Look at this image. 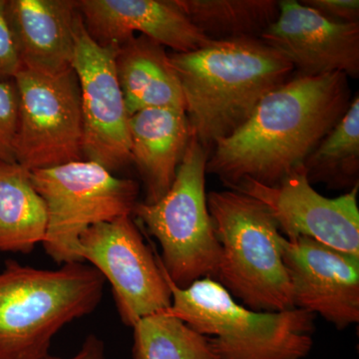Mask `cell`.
<instances>
[{
  "label": "cell",
  "mask_w": 359,
  "mask_h": 359,
  "mask_svg": "<svg viewBox=\"0 0 359 359\" xmlns=\"http://www.w3.org/2000/svg\"><path fill=\"white\" fill-rule=\"evenodd\" d=\"M351 103L342 73L290 78L264 96L237 131L215 144L207 173L229 189L244 180L275 186L302 167Z\"/></svg>",
  "instance_id": "6da1fadb"
},
{
  "label": "cell",
  "mask_w": 359,
  "mask_h": 359,
  "mask_svg": "<svg viewBox=\"0 0 359 359\" xmlns=\"http://www.w3.org/2000/svg\"><path fill=\"white\" fill-rule=\"evenodd\" d=\"M170 59L181 82L192 136L210 152L294 72L285 56L259 39L210 41L188 53L172 52Z\"/></svg>",
  "instance_id": "7a4b0ae2"
},
{
  "label": "cell",
  "mask_w": 359,
  "mask_h": 359,
  "mask_svg": "<svg viewBox=\"0 0 359 359\" xmlns=\"http://www.w3.org/2000/svg\"><path fill=\"white\" fill-rule=\"evenodd\" d=\"M105 278L90 264L57 269L7 259L0 271V359H42L61 328L95 311Z\"/></svg>",
  "instance_id": "3957f363"
},
{
  "label": "cell",
  "mask_w": 359,
  "mask_h": 359,
  "mask_svg": "<svg viewBox=\"0 0 359 359\" xmlns=\"http://www.w3.org/2000/svg\"><path fill=\"white\" fill-rule=\"evenodd\" d=\"M163 273L172 294L168 313L210 337L218 359H302L313 346L316 316L299 309L255 311L221 283L201 278L185 289Z\"/></svg>",
  "instance_id": "277c9868"
},
{
  "label": "cell",
  "mask_w": 359,
  "mask_h": 359,
  "mask_svg": "<svg viewBox=\"0 0 359 359\" xmlns=\"http://www.w3.org/2000/svg\"><path fill=\"white\" fill-rule=\"evenodd\" d=\"M207 204L219 245L215 280L252 311L294 309L283 235L266 208L230 189L208 194Z\"/></svg>",
  "instance_id": "5b68a950"
},
{
  "label": "cell",
  "mask_w": 359,
  "mask_h": 359,
  "mask_svg": "<svg viewBox=\"0 0 359 359\" xmlns=\"http://www.w3.org/2000/svg\"><path fill=\"white\" fill-rule=\"evenodd\" d=\"M210 150L192 136L169 192L155 204L139 203L133 215L162 248L161 264L181 289L201 278L215 280L219 245L205 195Z\"/></svg>",
  "instance_id": "8992f818"
},
{
  "label": "cell",
  "mask_w": 359,
  "mask_h": 359,
  "mask_svg": "<svg viewBox=\"0 0 359 359\" xmlns=\"http://www.w3.org/2000/svg\"><path fill=\"white\" fill-rule=\"evenodd\" d=\"M35 190L47 209L45 252L55 263H82L79 238L94 224L132 216L139 184L118 178L101 165L82 160L30 172Z\"/></svg>",
  "instance_id": "52a82bcc"
},
{
  "label": "cell",
  "mask_w": 359,
  "mask_h": 359,
  "mask_svg": "<svg viewBox=\"0 0 359 359\" xmlns=\"http://www.w3.org/2000/svg\"><path fill=\"white\" fill-rule=\"evenodd\" d=\"M14 154L29 172L84 159L81 91L74 69L55 75L20 70Z\"/></svg>",
  "instance_id": "ba28073f"
},
{
  "label": "cell",
  "mask_w": 359,
  "mask_h": 359,
  "mask_svg": "<svg viewBox=\"0 0 359 359\" xmlns=\"http://www.w3.org/2000/svg\"><path fill=\"white\" fill-rule=\"evenodd\" d=\"M77 255L109 282L127 327L171 306V290L158 254L145 244L132 216L90 226L80 236Z\"/></svg>",
  "instance_id": "9c48e42d"
},
{
  "label": "cell",
  "mask_w": 359,
  "mask_h": 359,
  "mask_svg": "<svg viewBox=\"0 0 359 359\" xmlns=\"http://www.w3.org/2000/svg\"><path fill=\"white\" fill-rule=\"evenodd\" d=\"M117 49L94 41L79 13L72 68L81 91L84 159L113 174L132 164L130 117L116 72Z\"/></svg>",
  "instance_id": "30bf717a"
},
{
  "label": "cell",
  "mask_w": 359,
  "mask_h": 359,
  "mask_svg": "<svg viewBox=\"0 0 359 359\" xmlns=\"http://www.w3.org/2000/svg\"><path fill=\"white\" fill-rule=\"evenodd\" d=\"M358 188L334 199L325 197L314 190L299 167L275 186L244 180L230 190L262 203L283 237H308L359 257Z\"/></svg>",
  "instance_id": "8fae6325"
},
{
  "label": "cell",
  "mask_w": 359,
  "mask_h": 359,
  "mask_svg": "<svg viewBox=\"0 0 359 359\" xmlns=\"http://www.w3.org/2000/svg\"><path fill=\"white\" fill-rule=\"evenodd\" d=\"M295 309L320 314L337 330L359 321V257L308 237L280 238Z\"/></svg>",
  "instance_id": "7c38bea8"
},
{
  "label": "cell",
  "mask_w": 359,
  "mask_h": 359,
  "mask_svg": "<svg viewBox=\"0 0 359 359\" xmlns=\"http://www.w3.org/2000/svg\"><path fill=\"white\" fill-rule=\"evenodd\" d=\"M259 39L285 56L297 76H359V22H334L301 1L282 0L278 18Z\"/></svg>",
  "instance_id": "4fadbf2b"
},
{
  "label": "cell",
  "mask_w": 359,
  "mask_h": 359,
  "mask_svg": "<svg viewBox=\"0 0 359 359\" xmlns=\"http://www.w3.org/2000/svg\"><path fill=\"white\" fill-rule=\"evenodd\" d=\"M91 39L102 46L125 43L139 33L174 53H188L210 40L191 22L177 0H76Z\"/></svg>",
  "instance_id": "5bb4252c"
},
{
  "label": "cell",
  "mask_w": 359,
  "mask_h": 359,
  "mask_svg": "<svg viewBox=\"0 0 359 359\" xmlns=\"http://www.w3.org/2000/svg\"><path fill=\"white\" fill-rule=\"evenodd\" d=\"M6 18L21 70L55 75L72 68L76 0H6Z\"/></svg>",
  "instance_id": "9a60e30c"
},
{
  "label": "cell",
  "mask_w": 359,
  "mask_h": 359,
  "mask_svg": "<svg viewBox=\"0 0 359 359\" xmlns=\"http://www.w3.org/2000/svg\"><path fill=\"white\" fill-rule=\"evenodd\" d=\"M132 164L145 186L146 204L159 202L171 189L192 138L185 110L150 108L129 118Z\"/></svg>",
  "instance_id": "2e32d148"
},
{
  "label": "cell",
  "mask_w": 359,
  "mask_h": 359,
  "mask_svg": "<svg viewBox=\"0 0 359 359\" xmlns=\"http://www.w3.org/2000/svg\"><path fill=\"white\" fill-rule=\"evenodd\" d=\"M115 65L129 117L150 108L185 110L181 82L166 47L136 34L118 47Z\"/></svg>",
  "instance_id": "e0dca14e"
},
{
  "label": "cell",
  "mask_w": 359,
  "mask_h": 359,
  "mask_svg": "<svg viewBox=\"0 0 359 359\" xmlns=\"http://www.w3.org/2000/svg\"><path fill=\"white\" fill-rule=\"evenodd\" d=\"M47 209L30 172L18 163H0V252L30 254L46 236Z\"/></svg>",
  "instance_id": "ac0fdd59"
},
{
  "label": "cell",
  "mask_w": 359,
  "mask_h": 359,
  "mask_svg": "<svg viewBox=\"0 0 359 359\" xmlns=\"http://www.w3.org/2000/svg\"><path fill=\"white\" fill-rule=\"evenodd\" d=\"M177 4L212 41L259 39L280 13L278 0H177Z\"/></svg>",
  "instance_id": "d6986e66"
},
{
  "label": "cell",
  "mask_w": 359,
  "mask_h": 359,
  "mask_svg": "<svg viewBox=\"0 0 359 359\" xmlns=\"http://www.w3.org/2000/svg\"><path fill=\"white\" fill-rule=\"evenodd\" d=\"M309 183L325 184L330 190L359 186V97L302 165Z\"/></svg>",
  "instance_id": "ffe728a7"
},
{
  "label": "cell",
  "mask_w": 359,
  "mask_h": 359,
  "mask_svg": "<svg viewBox=\"0 0 359 359\" xmlns=\"http://www.w3.org/2000/svg\"><path fill=\"white\" fill-rule=\"evenodd\" d=\"M132 328L134 359H218L210 337L166 311L142 318Z\"/></svg>",
  "instance_id": "44dd1931"
},
{
  "label": "cell",
  "mask_w": 359,
  "mask_h": 359,
  "mask_svg": "<svg viewBox=\"0 0 359 359\" xmlns=\"http://www.w3.org/2000/svg\"><path fill=\"white\" fill-rule=\"evenodd\" d=\"M18 110L20 101L15 82H0V163L15 162Z\"/></svg>",
  "instance_id": "7402d4cb"
},
{
  "label": "cell",
  "mask_w": 359,
  "mask_h": 359,
  "mask_svg": "<svg viewBox=\"0 0 359 359\" xmlns=\"http://www.w3.org/2000/svg\"><path fill=\"white\" fill-rule=\"evenodd\" d=\"M21 65L6 18V0H0V82L14 81Z\"/></svg>",
  "instance_id": "603a6c76"
},
{
  "label": "cell",
  "mask_w": 359,
  "mask_h": 359,
  "mask_svg": "<svg viewBox=\"0 0 359 359\" xmlns=\"http://www.w3.org/2000/svg\"><path fill=\"white\" fill-rule=\"evenodd\" d=\"M301 2L328 20L339 23L359 22L358 0H302Z\"/></svg>",
  "instance_id": "cb8c5ba5"
},
{
  "label": "cell",
  "mask_w": 359,
  "mask_h": 359,
  "mask_svg": "<svg viewBox=\"0 0 359 359\" xmlns=\"http://www.w3.org/2000/svg\"><path fill=\"white\" fill-rule=\"evenodd\" d=\"M42 359H106L105 346L102 340L98 339L96 335L90 334L84 340L80 351L72 358H57L49 354Z\"/></svg>",
  "instance_id": "d4e9b609"
}]
</instances>
